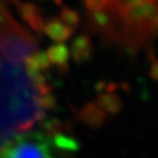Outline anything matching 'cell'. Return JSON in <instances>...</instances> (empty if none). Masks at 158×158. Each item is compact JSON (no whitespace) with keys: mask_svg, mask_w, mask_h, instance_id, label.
<instances>
[{"mask_svg":"<svg viewBox=\"0 0 158 158\" xmlns=\"http://www.w3.org/2000/svg\"><path fill=\"white\" fill-rule=\"evenodd\" d=\"M46 54L48 56L51 64H56L59 67L63 68L67 67L69 52H68V48L64 45L57 44V45L52 46V47H49V49Z\"/></svg>","mask_w":158,"mask_h":158,"instance_id":"277c9868","label":"cell"},{"mask_svg":"<svg viewBox=\"0 0 158 158\" xmlns=\"http://www.w3.org/2000/svg\"><path fill=\"white\" fill-rule=\"evenodd\" d=\"M41 1H45V0H41Z\"/></svg>","mask_w":158,"mask_h":158,"instance_id":"7c38bea8","label":"cell"},{"mask_svg":"<svg viewBox=\"0 0 158 158\" xmlns=\"http://www.w3.org/2000/svg\"><path fill=\"white\" fill-rule=\"evenodd\" d=\"M151 75L153 79L158 80V59H155L151 64Z\"/></svg>","mask_w":158,"mask_h":158,"instance_id":"30bf717a","label":"cell"},{"mask_svg":"<svg viewBox=\"0 0 158 158\" xmlns=\"http://www.w3.org/2000/svg\"><path fill=\"white\" fill-rule=\"evenodd\" d=\"M121 101L114 94H104L98 97V107L108 113H116L121 109Z\"/></svg>","mask_w":158,"mask_h":158,"instance_id":"8992f818","label":"cell"},{"mask_svg":"<svg viewBox=\"0 0 158 158\" xmlns=\"http://www.w3.org/2000/svg\"><path fill=\"white\" fill-rule=\"evenodd\" d=\"M111 0H83V6L85 12H98L107 8Z\"/></svg>","mask_w":158,"mask_h":158,"instance_id":"ba28073f","label":"cell"},{"mask_svg":"<svg viewBox=\"0 0 158 158\" xmlns=\"http://www.w3.org/2000/svg\"><path fill=\"white\" fill-rule=\"evenodd\" d=\"M80 118L89 125H102L106 119V114L101 108L94 104H88L80 111Z\"/></svg>","mask_w":158,"mask_h":158,"instance_id":"3957f363","label":"cell"},{"mask_svg":"<svg viewBox=\"0 0 158 158\" xmlns=\"http://www.w3.org/2000/svg\"><path fill=\"white\" fill-rule=\"evenodd\" d=\"M91 42L89 38L85 35H81L74 41L72 46V54L75 61H83L90 55Z\"/></svg>","mask_w":158,"mask_h":158,"instance_id":"5b68a950","label":"cell"},{"mask_svg":"<svg viewBox=\"0 0 158 158\" xmlns=\"http://www.w3.org/2000/svg\"><path fill=\"white\" fill-rule=\"evenodd\" d=\"M0 158H53L44 136L21 135L0 147Z\"/></svg>","mask_w":158,"mask_h":158,"instance_id":"6da1fadb","label":"cell"},{"mask_svg":"<svg viewBox=\"0 0 158 158\" xmlns=\"http://www.w3.org/2000/svg\"><path fill=\"white\" fill-rule=\"evenodd\" d=\"M19 10H20L21 17H23V19L26 23H28L29 20H32L35 15L39 14V8L35 5H33V4H29V2L21 4L19 6Z\"/></svg>","mask_w":158,"mask_h":158,"instance_id":"9c48e42d","label":"cell"},{"mask_svg":"<svg viewBox=\"0 0 158 158\" xmlns=\"http://www.w3.org/2000/svg\"><path fill=\"white\" fill-rule=\"evenodd\" d=\"M74 29L68 27L67 25L59 19V18H52L47 23H45L44 33H46L53 41L62 42L70 38Z\"/></svg>","mask_w":158,"mask_h":158,"instance_id":"7a4b0ae2","label":"cell"},{"mask_svg":"<svg viewBox=\"0 0 158 158\" xmlns=\"http://www.w3.org/2000/svg\"><path fill=\"white\" fill-rule=\"evenodd\" d=\"M60 20L64 25H67L68 27L74 29L80 23L79 13L75 11V10H72V8H69V7L66 6L60 12Z\"/></svg>","mask_w":158,"mask_h":158,"instance_id":"52a82bcc","label":"cell"},{"mask_svg":"<svg viewBox=\"0 0 158 158\" xmlns=\"http://www.w3.org/2000/svg\"><path fill=\"white\" fill-rule=\"evenodd\" d=\"M54 2H55L56 5H61V2H62V0H54Z\"/></svg>","mask_w":158,"mask_h":158,"instance_id":"8fae6325","label":"cell"}]
</instances>
